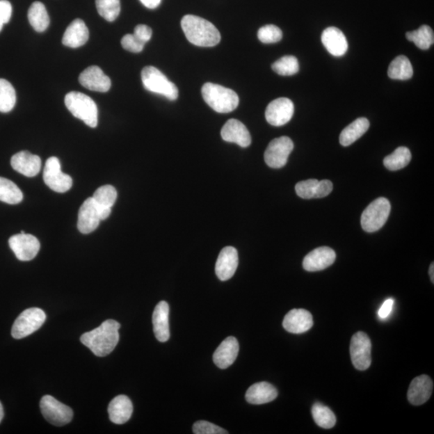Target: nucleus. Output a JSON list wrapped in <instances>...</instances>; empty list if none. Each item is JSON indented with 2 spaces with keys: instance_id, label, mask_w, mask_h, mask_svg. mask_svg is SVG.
Returning a JSON list of instances; mask_svg holds the SVG:
<instances>
[{
  "instance_id": "nucleus-1",
  "label": "nucleus",
  "mask_w": 434,
  "mask_h": 434,
  "mask_svg": "<svg viewBox=\"0 0 434 434\" xmlns=\"http://www.w3.org/2000/svg\"><path fill=\"white\" fill-rule=\"evenodd\" d=\"M121 325L115 320L108 319L100 327L81 335V342L99 357L111 354L120 342Z\"/></svg>"
},
{
  "instance_id": "nucleus-2",
  "label": "nucleus",
  "mask_w": 434,
  "mask_h": 434,
  "mask_svg": "<svg viewBox=\"0 0 434 434\" xmlns=\"http://www.w3.org/2000/svg\"><path fill=\"white\" fill-rule=\"evenodd\" d=\"M181 27L190 43L200 47H214L220 43V33L215 26L203 18L187 15L181 20Z\"/></svg>"
},
{
  "instance_id": "nucleus-3",
  "label": "nucleus",
  "mask_w": 434,
  "mask_h": 434,
  "mask_svg": "<svg viewBox=\"0 0 434 434\" xmlns=\"http://www.w3.org/2000/svg\"><path fill=\"white\" fill-rule=\"evenodd\" d=\"M204 102L217 113H227L236 110L239 97L234 90L214 83H206L202 87Z\"/></svg>"
},
{
  "instance_id": "nucleus-4",
  "label": "nucleus",
  "mask_w": 434,
  "mask_h": 434,
  "mask_svg": "<svg viewBox=\"0 0 434 434\" xmlns=\"http://www.w3.org/2000/svg\"><path fill=\"white\" fill-rule=\"evenodd\" d=\"M65 103L72 115L83 121L87 126L92 128L97 126V106L91 97L80 92H70L66 95Z\"/></svg>"
},
{
  "instance_id": "nucleus-5",
  "label": "nucleus",
  "mask_w": 434,
  "mask_h": 434,
  "mask_svg": "<svg viewBox=\"0 0 434 434\" xmlns=\"http://www.w3.org/2000/svg\"><path fill=\"white\" fill-rule=\"evenodd\" d=\"M141 77L144 88L147 90L167 97L170 101L177 99L179 97L177 86L170 81L156 67H145Z\"/></svg>"
},
{
  "instance_id": "nucleus-6",
  "label": "nucleus",
  "mask_w": 434,
  "mask_h": 434,
  "mask_svg": "<svg viewBox=\"0 0 434 434\" xmlns=\"http://www.w3.org/2000/svg\"><path fill=\"white\" fill-rule=\"evenodd\" d=\"M391 204L386 198H377L364 211L361 216L362 228L365 232H373L380 230L389 218Z\"/></svg>"
},
{
  "instance_id": "nucleus-7",
  "label": "nucleus",
  "mask_w": 434,
  "mask_h": 434,
  "mask_svg": "<svg viewBox=\"0 0 434 434\" xmlns=\"http://www.w3.org/2000/svg\"><path fill=\"white\" fill-rule=\"evenodd\" d=\"M46 320V314L40 308L25 310L15 319L13 326L12 335L14 339H20L29 337L40 328Z\"/></svg>"
},
{
  "instance_id": "nucleus-8",
  "label": "nucleus",
  "mask_w": 434,
  "mask_h": 434,
  "mask_svg": "<svg viewBox=\"0 0 434 434\" xmlns=\"http://www.w3.org/2000/svg\"><path fill=\"white\" fill-rule=\"evenodd\" d=\"M40 410L45 419L56 426L67 425L74 417V412L69 406L62 404L49 395H46L41 399Z\"/></svg>"
},
{
  "instance_id": "nucleus-9",
  "label": "nucleus",
  "mask_w": 434,
  "mask_h": 434,
  "mask_svg": "<svg viewBox=\"0 0 434 434\" xmlns=\"http://www.w3.org/2000/svg\"><path fill=\"white\" fill-rule=\"evenodd\" d=\"M351 362L356 369L364 371L371 364V343L368 335L355 333L351 338L350 345Z\"/></svg>"
},
{
  "instance_id": "nucleus-10",
  "label": "nucleus",
  "mask_w": 434,
  "mask_h": 434,
  "mask_svg": "<svg viewBox=\"0 0 434 434\" xmlns=\"http://www.w3.org/2000/svg\"><path fill=\"white\" fill-rule=\"evenodd\" d=\"M44 180L50 189L59 193L68 192L72 185V178L62 172L61 163L56 157H50L46 161Z\"/></svg>"
},
{
  "instance_id": "nucleus-11",
  "label": "nucleus",
  "mask_w": 434,
  "mask_h": 434,
  "mask_svg": "<svg viewBox=\"0 0 434 434\" xmlns=\"http://www.w3.org/2000/svg\"><path fill=\"white\" fill-rule=\"evenodd\" d=\"M294 149L291 139L283 136L273 139L265 152V161L268 167L281 168L287 164L289 154Z\"/></svg>"
},
{
  "instance_id": "nucleus-12",
  "label": "nucleus",
  "mask_w": 434,
  "mask_h": 434,
  "mask_svg": "<svg viewBox=\"0 0 434 434\" xmlns=\"http://www.w3.org/2000/svg\"><path fill=\"white\" fill-rule=\"evenodd\" d=\"M9 246L19 261L33 260L40 250V241L35 236L26 234L24 232L14 235L9 239Z\"/></svg>"
},
{
  "instance_id": "nucleus-13",
  "label": "nucleus",
  "mask_w": 434,
  "mask_h": 434,
  "mask_svg": "<svg viewBox=\"0 0 434 434\" xmlns=\"http://www.w3.org/2000/svg\"><path fill=\"white\" fill-rule=\"evenodd\" d=\"M294 106L291 100L286 97L278 98L268 105L266 118L272 126L282 127L291 120Z\"/></svg>"
},
{
  "instance_id": "nucleus-14",
  "label": "nucleus",
  "mask_w": 434,
  "mask_h": 434,
  "mask_svg": "<svg viewBox=\"0 0 434 434\" xmlns=\"http://www.w3.org/2000/svg\"><path fill=\"white\" fill-rule=\"evenodd\" d=\"M337 258L335 251L329 247H319L305 257L303 268L309 272L323 271L332 266Z\"/></svg>"
},
{
  "instance_id": "nucleus-15",
  "label": "nucleus",
  "mask_w": 434,
  "mask_h": 434,
  "mask_svg": "<svg viewBox=\"0 0 434 434\" xmlns=\"http://www.w3.org/2000/svg\"><path fill=\"white\" fill-rule=\"evenodd\" d=\"M79 82L86 89L100 93H106L111 87L110 77L97 66H90L82 72Z\"/></svg>"
},
{
  "instance_id": "nucleus-16",
  "label": "nucleus",
  "mask_w": 434,
  "mask_h": 434,
  "mask_svg": "<svg viewBox=\"0 0 434 434\" xmlns=\"http://www.w3.org/2000/svg\"><path fill=\"white\" fill-rule=\"evenodd\" d=\"M312 314L307 310L293 309L283 319V328L292 334H303L313 327Z\"/></svg>"
},
{
  "instance_id": "nucleus-17",
  "label": "nucleus",
  "mask_w": 434,
  "mask_h": 434,
  "mask_svg": "<svg viewBox=\"0 0 434 434\" xmlns=\"http://www.w3.org/2000/svg\"><path fill=\"white\" fill-rule=\"evenodd\" d=\"M239 266V253L234 247L224 248L216 263V275L220 281L229 280Z\"/></svg>"
},
{
  "instance_id": "nucleus-18",
  "label": "nucleus",
  "mask_w": 434,
  "mask_h": 434,
  "mask_svg": "<svg viewBox=\"0 0 434 434\" xmlns=\"http://www.w3.org/2000/svg\"><path fill=\"white\" fill-rule=\"evenodd\" d=\"M433 383L430 376L421 375L411 382L408 391V400L412 405H421L430 399Z\"/></svg>"
},
{
  "instance_id": "nucleus-19",
  "label": "nucleus",
  "mask_w": 434,
  "mask_h": 434,
  "mask_svg": "<svg viewBox=\"0 0 434 434\" xmlns=\"http://www.w3.org/2000/svg\"><path fill=\"white\" fill-rule=\"evenodd\" d=\"M101 218L93 198H88L81 206L77 228L83 234H90L99 225Z\"/></svg>"
},
{
  "instance_id": "nucleus-20",
  "label": "nucleus",
  "mask_w": 434,
  "mask_h": 434,
  "mask_svg": "<svg viewBox=\"0 0 434 434\" xmlns=\"http://www.w3.org/2000/svg\"><path fill=\"white\" fill-rule=\"evenodd\" d=\"M239 353V341L234 337L226 338L214 354V363L219 369H228L234 363Z\"/></svg>"
},
{
  "instance_id": "nucleus-21",
  "label": "nucleus",
  "mask_w": 434,
  "mask_h": 434,
  "mask_svg": "<svg viewBox=\"0 0 434 434\" xmlns=\"http://www.w3.org/2000/svg\"><path fill=\"white\" fill-rule=\"evenodd\" d=\"M221 137L225 141L236 143L241 147H249L251 144L250 131L244 124L236 120H230L225 124Z\"/></svg>"
},
{
  "instance_id": "nucleus-22",
  "label": "nucleus",
  "mask_w": 434,
  "mask_h": 434,
  "mask_svg": "<svg viewBox=\"0 0 434 434\" xmlns=\"http://www.w3.org/2000/svg\"><path fill=\"white\" fill-rule=\"evenodd\" d=\"M11 164L15 170L27 177H35L41 169L40 158L29 152H20L14 154Z\"/></svg>"
},
{
  "instance_id": "nucleus-23",
  "label": "nucleus",
  "mask_w": 434,
  "mask_h": 434,
  "mask_svg": "<svg viewBox=\"0 0 434 434\" xmlns=\"http://www.w3.org/2000/svg\"><path fill=\"white\" fill-rule=\"evenodd\" d=\"M322 43L329 53L335 56H342L347 53L348 40L342 31L337 28L326 29L321 36Z\"/></svg>"
},
{
  "instance_id": "nucleus-24",
  "label": "nucleus",
  "mask_w": 434,
  "mask_h": 434,
  "mask_svg": "<svg viewBox=\"0 0 434 434\" xmlns=\"http://www.w3.org/2000/svg\"><path fill=\"white\" fill-rule=\"evenodd\" d=\"M169 305L162 301L157 304L152 315L154 333L159 342H167L170 338Z\"/></svg>"
},
{
  "instance_id": "nucleus-25",
  "label": "nucleus",
  "mask_w": 434,
  "mask_h": 434,
  "mask_svg": "<svg viewBox=\"0 0 434 434\" xmlns=\"http://www.w3.org/2000/svg\"><path fill=\"white\" fill-rule=\"evenodd\" d=\"M89 29L83 20L77 19L66 29L62 43L67 47L77 49L86 44L89 40Z\"/></svg>"
},
{
  "instance_id": "nucleus-26",
  "label": "nucleus",
  "mask_w": 434,
  "mask_h": 434,
  "mask_svg": "<svg viewBox=\"0 0 434 434\" xmlns=\"http://www.w3.org/2000/svg\"><path fill=\"white\" fill-rule=\"evenodd\" d=\"M117 196V191L111 185L102 186L96 190L92 198L99 214L101 220L107 219L111 214L112 207L115 203Z\"/></svg>"
},
{
  "instance_id": "nucleus-27",
  "label": "nucleus",
  "mask_w": 434,
  "mask_h": 434,
  "mask_svg": "<svg viewBox=\"0 0 434 434\" xmlns=\"http://www.w3.org/2000/svg\"><path fill=\"white\" fill-rule=\"evenodd\" d=\"M108 416L117 425L125 424L132 416L133 405L130 398L125 395L118 396L111 401L108 407Z\"/></svg>"
},
{
  "instance_id": "nucleus-28",
  "label": "nucleus",
  "mask_w": 434,
  "mask_h": 434,
  "mask_svg": "<svg viewBox=\"0 0 434 434\" xmlns=\"http://www.w3.org/2000/svg\"><path fill=\"white\" fill-rule=\"evenodd\" d=\"M278 391L275 386L268 382H259L252 385L247 390L246 399L252 405H263L275 401Z\"/></svg>"
},
{
  "instance_id": "nucleus-29",
  "label": "nucleus",
  "mask_w": 434,
  "mask_h": 434,
  "mask_svg": "<svg viewBox=\"0 0 434 434\" xmlns=\"http://www.w3.org/2000/svg\"><path fill=\"white\" fill-rule=\"evenodd\" d=\"M370 123L365 118H360L344 129L339 136V143L344 147H348L363 136L368 131Z\"/></svg>"
},
{
  "instance_id": "nucleus-30",
  "label": "nucleus",
  "mask_w": 434,
  "mask_h": 434,
  "mask_svg": "<svg viewBox=\"0 0 434 434\" xmlns=\"http://www.w3.org/2000/svg\"><path fill=\"white\" fill-rule=\"evenodd\" d=\"M28 18L36 32L42 33L49 28L50 19L47 10L40 2H34L29 10Z\"/></svg>"
},
{
  "instance_id": "nucleus-31",
  "label": "nucleus",
  "mask_w": 434,
  "mask_h": 434,
  "mask_svg": "<svg viewBox=\"0 0 434 434\" xmlns=\"http://www.w3.org/2000/svg\"><path fill=\"white\" fill-rule=\"evenodd\" d=\"M387 75L394 80L405 81L412 79L413 70L409 58L405 56H398L391 62Z\"/></svg>"
},
{
  "instance_id": "nucleus-32",
  "label": "nucleus",
  "mask_w": 434,
  "mask_h": 434,
  "mask_svg": "<svg viewBox=\"0 0 434 434\" xmlns=\"http://www.w3.org/2000/svg\"><path fill=\"white\" fill-rule=\"evenodd\" d=\"M24 195L18 186L13 181L0 177V200L8 204L22 202Z\"/></svg>"
},
{
  "instance_id": "nucleus-33",
  "label": "nucleus",
  "mask_w": 434,
  "mask_h": 434,
  "mask_svg": "<svg viewBox=\"0 0 434 434\" xmlns=\"http://www.w3.org/2000/svg\"><path fill=\"white\" fill-rule=\"evenodd\" d=\"M406 38L416 45L417 47L427 50L434 42L433 31L427 25H422L419 29L407 33Z\"/></svg>"
},
{
  "instance_id": "nucleus-34",
  "label": "nucleus",
  "mask_w": 434,
  "mask_h": 434,
  "mask_svg": "<svg viewBox=\"0 0 434 434\" xmlns=\"http://www.w3.org/2000/svg\"><path fill=\"white\" fill-rule=\"evenodd\" d=\"M412 154L410 149L401 147L396 149L389 156L384 159V165L390 170H398L404 168L411 161Z\"/></svg>"
},
{
  "instance_id": "nucleus-35",
  "label": "nucleus",
  "mask_w": 434,
  "mask_h": 434,
  "mask_svg": "<svg viewBox=\"0 0 434 434\" xmlns=\"http://www.w3.org/2000/svg\"><path fill=\"white\" fill-rule=\"evenodd\" d=\"M312 416L314 422L323 428H332L337 424V417L334 412L328 407L320 403H316L313 405Z\"/></svg>"
},
{
  "instance_id": "nucleus-36",
  "label": "nucleus",
  "mask_w": 434,
  "mask_h": 434,
  "mask_svg": "<svg viewBox=\"0 0 434 434\" xmlns=\"http://www.w3.org/2000/svg\"><path fill=\"white\" fill-rule=\"evenodd\" d=\"M17 103V94L9 81L0 79V112L8 113L13 111Z\"/></svg>"
},
{
  "instance_id": "nucleus-37",
  "label": "nucleus",
  "mask_w": 434,
  "mask_h": 434,
  "mask_svg": "<svg viewBox=\"0 0 434 434\" xmlns=\"http://www.w3.org/2000/svg\"><path fill=\"white\" fill-rule=\"evenodd\" d=\"M98 14L108 22H115L121 12L120 0H96Z\"/></svg>"
},
{
  "instance_id": "nucleus-38",
  "label": "nucleus",
  "mask_w": 434,
  "mask_h": 434,
  "mask_svg": "<svg viewBox=\"0 0 434 434\" xmlns=\"http://www.w3.org/2000/svg\"><path fill=\"white\" fill-rule=\"evenodd\" d=\"M272 69L281 76H292L299 70L298 59L294 56H285L272 65Z\"/></svg>"
},
{
  "instance_id": "nucleus-39",
  "label": "nucleus",
  "mask_w": 434,
  "mask_h": 434,
  "mask_svg": "<svg viewBox=\"0 0 434 434\" xmlns=\"http://www.w3.org/2000/svg\"><path fill=\"white\" fill-rule=\"evenodd\" d=\"M257 38L264 44L277 43L282 39V32L277 26L268 24L258 30Z\"/></svg>"
},
{
  "instance_id": "nucleus-40",
  "label": "nucleus",
  "mask_w": 434,
  "mask_h": 434,
  "mask_svg": "<svg viewBox=\"0 0 434 434\" xmlns=\"http://www.w3.org/2000/svg\"><path fill=\"white\" fill-rule=\"evenodd\" d=\"M318 184L319 180L315 179L301 181L296 186V193L299 198L303 199H313Z\"/></svg>"
},
{
  "instance_id": "nucleus-41",
  "label": "nucleus",
  "mask_w": 434,
  "mask_h": 434,
  "mask_svg": "<svg viewBox=\"0 0 434 434\" xmlns=\"http://www.w3.org/2000/svg\"><path fill=\"white\" fill-rule=\"evenodd\" d=\"M193 433L195 434H226L228 433L224 428L214 425V424L199 421L195 422L193 427Z\"/></svg>"
},
{
  "instance_id": "nucleus-42",
  "label": "nucleus",
  "mask_w": 434,
  "mask_h": 434,
  "mask_svg": "<svg viewBox=\"0 0 434 434\" xmlns=\"http://www.w3.org/2000/svg\"><path fill=\"white\" fill-rule=\"evenodd\" d=\"M121 44L124 49L134 54L141 53L145 46V44L141 42L134 34L124 35Z\"/></svg>"
},
{
  "instance_id": "nucleus-43",
  "label": "nucleus",
  "mask_w": 434,
  "mask_h": 434,
  "mask_svg": "<svg viewBox=\"0 0 434 434\" xmlns=\"http://www.w3.org/2000/svg\"><path fill=\"white\" fill-rule=\"evenodd\" d=\"M12 13L11 3L8 0H0V32H1L4 24H8L11 19Z\"/></svg>"
},
{
  "instance_id": "nucleus-44",
  "label": "nucleus",
  "mask_w": 434,
  "mask_h": 434,
  "mask_svg": "<svg viewBox=\"0 0 434 434\" xmlns=\"http://www.w3.org/2000/svg\"><path fill=\"white\" fill-rule=\"evenodd\" d=\"M134 35H136L141 42L146 45L152 38V30L147 25L139 24L134 29Z\"/></svg>"
},
{
  "instance_id": "nucleus-45",
  "label": "nucleus",
  "mask_w": 434,
  "mask_h": 434,
  "mask_svg": "<svg viewBox=\"0 0 434 434\" xmlns=\"http://www.w3.org/2000/svg\"><path fill=\"white\" fill-rule=\"evenodd\" d=\"M333 190V184L330 180L319 181L314 198H323L328 196Z\"/></svg>"
},
{
  "instance_id": "nucleus-46",
  "label": "nucleus",
  "mask_w": 434,
  "mask_h": 434,
  "mask_svg": "<svg viewBox=\"0 0 434 434\" xmlns=\"http://www.w3.org/2000/svg\"><path fill=\"white\" fill-rule=\"evenodd\" d=\"M394 306V299L389 298L382 305L379 310L378 315L381 319H385L389 316Z\"/></svg>"
},
{
  "instance_id": "nucleus-47",
  "label": "nucleus",
  "mask_w": 434,
  "mask_h": 434,
  "mask_svg": "<svg viewBox=\"0 0 434 434\" xmlns=\"http://www.w3.org/2000/svg\"><path fill=\"white\" fill-rule=\"evenodd\" d=\"M145 7L149 9H154L159 6L161 0H140Z\"/></svg>"
},
{
  "instance_id": "nucleus-48",
  "label": "nucleus",
  "mask_w": 434,
  "mask_h": 434,
  "mask_svg": "<svg viewBox=\"0 0 434 434\" xmlns=\"http://www.w3.org/2000/svg\"><path fill=\"white\" fill-rule=\"evenodd\" d=\"M428 273H430L431 281L433 283L434 282V264L433 263H432L430 267V271H428Z\"/></svg>"
},
{
  "instance_id": "nucleus-49",
  "label": "nucleus",
  "mask_w": 434,
  "mask_h": 434,
  "mask_svg": "<svg viewBox=\"0 0 434 434\" xmlns=\"http://www.w3.org/2000/svg\"><path fill=\"white\" fill-rule=\"evenodd\" d=\"M3 405L1 404V402H0V423H1L3 418Z\"/></svg>"
}]
</instances>
